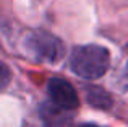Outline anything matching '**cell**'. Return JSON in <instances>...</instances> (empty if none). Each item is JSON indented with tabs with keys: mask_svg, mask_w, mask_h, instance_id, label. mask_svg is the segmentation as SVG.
Returning a JSON list of instances; mask_svg holds the SVG:
<instances>
[{
	"mask_svg": "<svg viewBox=\"0 0 128 127\" xmlns=\"http://www.w3.org/2000/svg\"><path fill=\"white\" fill-rule=\"evenodd\" d=\"M70 65L73 72L81 78L96 80L107 72L110 65V55L109 51L102 46H78L70 55Z\"/></svg>",
	"mask_w": 128,
	"mask_h": 127,
	"instance_id": "cell-1",
	"label": "cell"
},
{
	"mask_svg": "<svg viewBox=\"0 0 128 127\" xmlns=\"http://www.w3.org/2000/svg\"><path fill=\"white\" fill-rule=\"evenodd\" d=\"M80 127H99V125H94V124H83V125H80Z\"/></svg>",
	"mask_w": 128,
	"mask_h": 127,
	"instance_id": "cell-7",
	"label": "cell"
},
{
	"mask_svg": "<svg viewBox=\"0 0 128 127\" xmlns=\"http://www.w3.org/2000/svg\"><path fill=\"white\" fill-rule=\"evenodd\" d=\"M47 93H49L50 101L65 111H73L80 106L76 90L65 78H58V77L50 78L47 83Z\"/></svg>",
	"mask_w": 128,
	"mask_h": 127,
	"instance_id": "cell-3",
	"label": "cell"
},
{
	"mask_svg": "<svg viewBox=\"0 0 128 127\" xmlns=\"http://www.w3.org/2000/svg\"><path fill=\"white\" fill-rule=\"evenodd\" d=\"M6 83H8V69L2 65V86H5Z\"/></svg>",
	"mask_w": 128,
	"mask_h": 127,
	"instance_id": "cell-6",
	"label": "cell"
},
{
	"mask_svg": "<svg viewBox=\"0 0 128 127\" xmlns=\"http://www.w3.org/2000/svg\"><path fill=\"white\" fill-rule=\"evenodd\" d=\"M41 117L44 124L47 127H63L66 122L70 121V117L66 116V111L62 108H58L54 103H46L41 108Z\"/></svg>",
	"mask_w": 128,
	"mask_h": 127,
	"instance_id": "cell-4",
	"label": "cell"
},
{
	"mask_svg": "<svg viewBox=\"0 0 128 127\" xmlns=\"http://www.w3.org/2000/svg\"><path fill=\"white\" fill-rule=\"evenodd\" d=\"M26 47L39 59L46 62H57L63 57V44L58 38L46 31L29 33L26 38Z\"/></svg>",
	"mask_w": 128,
	"mask_h": 127,
	"instance_id": "cell-2",
	"label": "cell"
},
{
	"mask_svg": "<svg viewBox=\"0 0 128 127\" xmlns=\"http://www.w3.org/2000/svg\"><path fill=\"white\" fill-rule=\"evenodd\" d=\"M86 99L89 104L97 109H109L112 106V98L106 90L99 86H88L86 88Z\"/></svg>",
	"mask_w": 128,
	"mask_h": 127,
	"instance_id": "cell-5",
	"label": "cell"
}]
</instances>
